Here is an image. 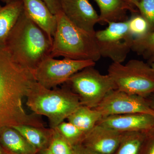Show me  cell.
Here are the masks:
<instances>
[{"label":"cell","mask_w":154,"mask_h":154,"mask_svg":"<svg viewBox=\"0 0 154 154\" xmlns=\"http://www.w3.org/2000/svg\"><path fill=\"white\" fill-rule=\"evenodd\" d=\"M36 82L32 72L0 48V130L19 125L44 127L36 114L26 113L22 104Z\"/></svg>","instance_id":"1"},{"label":"cell","mask_w":154,"mask_h":154,"mask_svg":"<svg viewBox=\"0 0 154 154\" xmlns=\"http://www.w3.org/2000/svg\"><path fill=\"white\" fill-rule=\"evenodd\" d=\"M52 44L53 38L28 17L23 9L4 48L16 63L32 72L50 57Z\"/></svg>","instance_id":"2"},{"label":"cell","mask_w":154,"mask_h":154,"mask_svg":"<svg viewBox=\"0 0 154 154\" xmlns=\"http://www.w3.org/2000/svg\"><path fill=\"white\" fill-rule=\"evenodd\" d=\"M57 25L53 37L50 57L96 62L101 56L96 45L95 34L78 28L60 11L56 15Z\"/></svg>","instance_id":"3"},{"label":"cell","mask_w":154,"mask_h":154,"mask_svg":"<svg viewBox=\"0 0 154 154\" xmlns=\"http://www.w3.org/2000/svg\"><path fill=\"white\" fill-rule=\"evenodd\" d=\"M26 105L36 115L48 118L54 129L81 105L79 96L71 89H47L35 82L26 96Z\"/></svg>","instance_id":"4"},{"label":"cell","mask_w":154,"mask_h":154,"mask_svg":"<svg viewBox=\"0 0 154 154\" xmlns=\"http://www.w3.org/2000/svg\"><path fill=\"white\" fill-rule=\"evenodd\" d=\"M107 74L119 91L146 98L154 94V70L143 61L133 59L125 64L113 62Z\"/></svg>","instance_id":"5"},{"label":"cell","mask_w":154,"mask_h":154,"mask_svg":"<svg viewBox=\"0 0 154 154\" xmlns=\"http://www.w3.org/2000/svg\"><path fill=\"white\" fill-rule=\"evenodd\" d=\"M66 83L79 96L81 105L91 108H96L109 92L116 89L110 76L102 74L94 66L77 72Z\"/></svg>","instance_id":"6"},{"label":"cell","mask_w":154,"mask_h":154,"mask_svg":"<svg viewBox=\"0 0 154 154\" xmlns=\"http://www.w3.org/2000/svg\"><path fill=\"white\" fill-rule=\"evenodd\" d=\"M94 36L101 57L120 63L124 62L131 50L134 38L130 31L128 20L110 22L105 29L96 31Z\"/></svg>","instance_id":"7"},{"label":"cell","mask_w":154,"mask_h":154,"mask_svg":"<svg viewBox=\"0 0 154 154\" xmlns=\"http://www.w3.org/2000/svg\"><path fill=\"white\" fill-rule=\"evenodd\" d=\"M91 60H75L64 58L57 60L50 57L46 58L32 71L36 82L47 89H53L66 83L77 72L88 66H95Z\"/></svg>","instance_id":"8"},{"label":"cell","mask_w":154,"mask_h":154,"mask_svg":"<svg viewBox=\"0 0 154 154\" xmlns=\"http://www.w3.org/2000/svg\"><path fill=\"white\" fill-rule=\"evenodd\" d=\"M95 109L100 111L103 117L138 113L154 116V110L147 98L117 89L109 92Z\"/></svg>","instance_id":"9"},{"label":"cell","mask_w":154,"mask_h":154,"mask_svg":"<svg viewBox=\"0 0 154 154\" xmlns=\"http://www.w3.org/2000/svg\"><path fill=\"white\" fill-rule=\"evenodd\" d=\"M61 10L69 21L78 28L95 34L99 15L88 0H59Z\"/></svg>","instance_id":"10"},{"label":"cell","mask_w":154,"mask_h":154,"mask_svg":"<svg viewBox=\"0 0 154 154\" xmlns=\"http://www.w3.org/2000/svg\"><path fill=\"white\" fill-rule=\"evenodd\" d=\"M97 124L120 133L145 132L154 126V116L141 113L108 116Z\"/></svg>","instance_id":"11"},{"label":"cell","mask_w":154,"mask_h":154,"mask_svg":"<svg viewBox=\"0 0 154 154\" xmlns=\"http://www.w3.org/2000/svg\"><path fill=\"white\" fill-rule=\"evenodd\" d=\"M123 133L97 124L86 134L82 144L101 154H113L121 141Z\"/></svg>","instance_id":"12"},{"label":"cell","mask_w":154,"mask_h":154,"mask_svg":"<svg viewBox=\"0 0 154 154\" xmlns=\"http://www.w3.org/2000/svg\"><path fill=\"white\" fill-rule=\"evenodd\" d=\"M26 14L53 38L57 25L56 15L51 13L43 0H22Z\"/></svg>","instance_id":"13"},{"label":"cell","mask_w":154,"mask_h":154,"mask_svg":"<svg viewBox=\"0 0 154 154\" xmlns=\"http://www.w3.org/2000/svg\"><path fill=\"white\" fill-rule=\"evenodd\" d=\"M99 10V23L108 25L110 22H121L126 21L127 13L129 11L136 13L125 0H94Z\"/></svg>","instance_id":"14"},{"label":"cell","mask_w":154,"mask_h":154,"mask_svg":"<svg viewBox=\"0 0 154 154\" xmlns=\"http://www.w3.org/2000/svg\"><path fill=\"white\" fill-rule=\"evenodd\" d=\"M0 143L7 154H36L38 152L19 131L11 127L0 130Z\"/></svg>","instance_id":"15"},{"label":"cell","mask_w":154,"mask_h":154,"mask_svg":"<svg viewBox=\"0 0 154 154\" xmlns=\"http://www.w3.org/2000/svg\"><path fill=\"white\" fill-rule=\"evenodd\" d=\"M23 11L22 0H17L5 5H0V48L5 47L9 34Z\"/></svg>","instance_id":"16"},{"label":"cell","mask_w":154,"mask_h":154,"mask_svg":"<svg viewBox=\"0 0 154 154\" xmlns=\"http://www.w3.org/2000/svg\"><path fill=\"white\" fill-rule=\"evenodd\" d=\"M12 127L19 131L37 152L48 147L54 131L53 128L31 125H19Z\"/></svg>","instance_id":"17"},{"label":"cell","mask_w":154,"mask_h":154,"mask_svg":"<svg viewBox=\"0 0 154 154\" xmlns=\"http://www.w3.org/2000/svg\"><path fill=\"white\" fill-rule=\"evenodd\" d=\"M103 117L95 108L81 105L68 117V122L73 124L86 134L98 124Z\"/></svg>","instance_id":"18"},{"label":"cell","mask_w":154,"mask_h":154,"mask_svg":"<svg viewBox=\"0 0 154 154\" xmlns=\"http://www.w3.org/2000/svg\"><path fill=\"white\" fill-rule=\"evenodd\" d=\"M145 132L123 133L121 141L113 154H140Z\"/></svg>","instance_id":"19"},{"label":"cell","mask_w":154,"mask_h":154,"mask_svg":"<svg viewBox=\"0 0 154 154\" xmlns=\"http://www.w3.org/2000/svg\"><path fill=\"white\" fill-rule=\"evenodd\" d=\"M131 51L142 56L151 65L154 62V31L146 35L134 38Z\"/></svg>","instance_id":"20"},{"label":"cell","mask_w":154,"mask_h":154,"mask_svg":"<svg viewBox=\"0 0 154 154\" xmlns=\"http://www.w3.org/2000/svg\"><path fill=\"white\" fill-rule=\"evenodd\" d=\"M54 129L72 147L82 144L87 134L69 122H63Z\"/></svg>","instance_id":"21"},{"label":"cell","mask_w":154,"mask_h":154,"mask_svg":"<svg viewBox=\"0 0 154 154\" xmlns=\"http://www.w3.org/2000/svg\"><path fill=\"white\" fill-rule=\"evenodd\" d=\"M128 28L134 38L142 37L151 32L148 23L140 14L133 13L128 19Z\"/></svg>","instance_id":"22"},{"label":"cell","mask_w":154,"mask_h":154,"mask_svg":"<svg viewBox=\"0 0 154 154\" xmlns=\"http://www.w3.org/2000/svg\"><path fill=\"white\" fill-rule=\"evenodd\" d=\"M48 148L53 154H75L73 147L70 145L55 129H54Z\"/></svg>","instance_id":"23"},{"label":"cell","mask_w":154,"mask_h":154,"mask_svg":"<svg viewBox=\"0 0 154 154\" xmlns=\"http://www.w3.org/2000/svg\"><path fill=\"white\" fill-rule=\"evenodd\" d=\"M137 9L148 23L151 32L154 31V0H140Z\"/></svg>","instance_id":"24"},{"label":"cell","mask_w":154,"mask_h":154,"mask_svg":"<svg viewBox=\"0 0 154 154\" xmlns=\"http://www.w3.org/2000/svg\"><path fill=\"white\" fill-rule=\"evenodd\" d=\"M140 154H154V126L145 131Z\"/></svg>","instance_id":"25"},{"label":"cell","mask_w":154,"mask_h":154,"mask_svg":"<svg viewBox=\"0 0 154 154\" xmlns=\"http://www.w3.org/2000/svg\"><path fill=\"white\" fill-rule=\"evenodd\" d=\"M49 8L51 13L54 15L61 11L59 0H43Z\"/></svg>","instance_id":"26"},{"label":"cell","mask_w":154,"mask_h":154,"mask_svg":"<svg viewBox=\"0 0 154 154\" xmlns=\"http://www.w3.org/2000/svg\"><path fill=\"white\" fill-rule=\"evenodd\" d=\"M75 154H101L86 147L82 144L73 147Z\"/></svg>","instance_id":"27"},{"label":"cell","mask_w":154,"mask_h":154,"mask_svg":"<svg viewBox=\"0 0 154 154\" xmlns=\"http://www.w3.org/2000/svg\"><path fill=\"white\" fill-rule=\"evenodd\" d=\"M125 1L128 3V5L133 9L136 11V9H137V6L140 0H125Z\"/></svg>","instance_id":"28"},{"label":"cell","mask_w":154,"mask_h":154,"mask_svg":"<svg viewBox=\"0 0 154 154\" xmlns=\"http://www.w3.org/2000/svg\"><path fill=\"white\" fill-rule=\"evenodd\" d=\"M152 96H149V98H147L148 100L150 106L151 107L152 109L154 110V94L151 95Z\"/></svg>","instance_id":"29"},{"label":"cell","mask_w":154,"mask_h":154,"mask_svg":"<svg viewBox=\"0 0 154 154\" xmlns=\"http://www.w3.org/2000/svg\"><path fill=\"white\" fill-rule=\"evenodd\" d=\"M39 154H53L49 149L47 148L43 149L39 151Z\"/></svg>","instance_id":"30"},{"label":"cell","mask_w":154,"mask_h":154,"mask_svg":"<svg viewBox=\"0 0 154 154\" xmlns=\"http://www.w3.org/2000/svg\"><path fill=\"white\" fill-rule=\"evenodd\" d=\"M0 154H7V153L5 151L3 148L1 143H0Z\"/></svg>","instance_id":"31"},{"label":"cell","mask_w":154,"mask_h":154,"mask_svg":"<svg viewBox=\"0 0 154 154\" xmlns=\"http://www.w3.org/2000/svg\"><path fill=\"white\" fill-rule=\"evenodd\" d=\"M16 1H17V0H0V1H1V2L5 3L6 4H8V3Z\"/></svg>","instance_id":"32"},{"label":"cell","mask_w":154,"mask_h":154,"mask_svg":"<svg viewBox=\"0 0 154 154\" xmlns=\"http://www.w3.org/2000/svg\"><path fill=\"white\" fill-rule=\"evenodd\" d=\"M151 66H152V68L154 70V62L152 63L150 65Z\"/></svg>","instance_id":"33"},{"label":"cell","mask_w":154,"mask_h":154,"mask_svg":"<svg viewBox=\"0 0 154 154\" xmlns=\"http://www.w3.org/2000/svg\"></svg>","instance_id":"34"}]
</instances>
